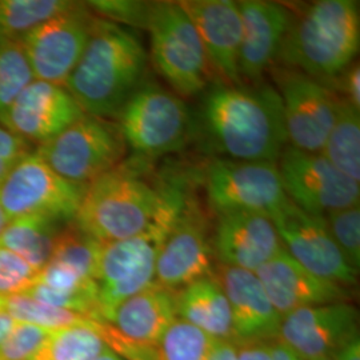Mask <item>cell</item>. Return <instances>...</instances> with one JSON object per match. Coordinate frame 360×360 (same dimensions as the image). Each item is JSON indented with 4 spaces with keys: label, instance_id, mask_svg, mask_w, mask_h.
Returning a JSON list of instances; mask_svg holds the SVG:
<instances>
[{
    "label": "cell",
    "instance_id": "6da1fadb",
    "mask_svg": "<svg viewBox=\"0 0 360 360\" xmlns=\"http://www.w3.org/2000/svg\"><path fill=\"white\" fill-rule=\"evenodd\" d=\"M202 117L212 144L232 160L276 162L288 143L282 98L270 84L214 86Z\"/></svg>",
    "mask_w": 360,
    "mask_h": 360
},
{
    "label": "cell",
    "instance_id": "7a4b0ae2",
    "mask_svg": "<svg viewBox=\"0 0 360 360\" xmlns=\"http://www.w3.org/2000/svg\"><path fill=\"white\" fill-rule=\"evenodd\" d=\"M147 63V52L135 32L96 16L65 90L84 114L105 119L119 116L144 83Z\"/></svg>",
    "mask_w": 360,
    "mask_h": 360
},
{
    "label": "cell",
    "instance_id": "3957f363",
    "mask_svg": "<svg viewBox=\"0 0 360 360\" xmlns=\"http://www.w3.org/2000/svg\"><path fill=\"white\" fill-rule=\"evenodd\" d=\"M180 195L146 176L141 165H119L84 187L74 226L99 243L147 231Z\"/></svg>",
    "mask_w": 360,
    "mask_h": 360
},
{
    "label": "cell",
    "instance_id": "277c9868",
    "mask_svg": "<svg viewBox=\"0 0 360 360\" xmlns=\"http://www.w3.org/2000/svg\"><path fill=\"white\" fill-rule=\"evenodd\" d=\"M359 44V1L321 0L292 16L275 63L323 83L352 65Z\"/></svg>",
    "mask_w": 360,
    "mask_h": 360
},
{
    "label": "cell",
    "instance_id": "5b68a950",
    "mask_svg": "<svg viewBox=\"0 0 360 360\" xmlns=\"http://www.w3.org/2000/svg\"><path fill=\"white\" fill-rule=\"evenodd\" d=\"M184 203L186 196L180 193L147 231L124 240L99 245L94 279L103 322L108 323L123 302L155 283L159 250Z\"/></svg>",
    "mask_w": 360,
    "mask_h": 360
},
{
    "label": "cell",
    "instance_id": "8992f818",
    "mask_svg": "<svg viewBox=\"0 0 360 360\" xmlns=\"http://www.w3.org/2000/svg\"><path fill=\"white\" fill-rule=\"evenodd\" d=\"M146 30L151 38L155 67L171 89L180 96H195L206 90L214 70L179 3L153 1Z\"/></svg>",
    "mask_w": 360,
    "mask_h": 360
},
{
    "label": "cell",
    "instance_id": "52a82bcc",
    "mask_svg": "<svg viewBox=\"0 0 360 360\" xmlns=\"http://www.w3.org/2000/svg\"><path fill=\"white\" fill-rule=\"evenodd\" d=\"M126 150L119 123L83 114L62 132L40 143L35 154L62 178L87 186L117 167Z\"/></svg>",
    "mask_w": 360,
    "mask_h": 360
},
{
    "label": "cell",
    "instance_id": "ba28073f",
    "mask_svg": "<svg viewBox=\"0 0 360 360\" xmlns=\"http://www.w3.org/2000/svg\"><path fill=\"white\" fill-rule=\"evenodd\" d=\"M119 127L136 154L153 158L181 150L193 122L179 95L156 83H143L120 111Z\"/></svg>",
    "mask_w": 360,
    "mask_h": 360
},
{
    "label": "cell",
    "instance_id": "9c48e42d",
    "mask_svg": "<svg viewBox=\"0 0 360 360\" xmlns=\"http://www.w3.org/2000/svg\"><path fill=\"white\" fill-rule=\"evenodd\" d=\"M84 187L62 178L31 151L0 181V203L10 220L30 215L74 220Z\"/></svg>",
    "mask_w": 360,
    "mask_h": 360
},
{
    "label": "cell",
    "instance_id": "30bf717a",
    "mask_svg": "<svg viewBox=\"0 0 360 360\" xmlns=\"http://www.w3.org/2000/svg\"><path fill=\"white\" fill-rule=\"evenodd\" d=\"M206 193L217 215L248 211L272 218L290 202L278 162L215 159L207 168Z\"/></svg>",
    "mask_w": 360,
    "mask_h": 360
},
{
    "label": "cell",
    "instance_id": "8fae6325",
    "mask_svg": "<svg viewBox=\"0 0 360 360\" xmlns=\"http://www.w3.org/2000/svg\"><path fill=\"white\" fill-rule=\"evenodd\" d=\"M96 15L77 3L20 39L34 79L65 86L90 39Z\"/></svg>",
    "mask_w": 360,
    "mask_h": 360
},
{
    "label": "cell",
    "instance_id": "7c38bea8",
    "mask_svg": "<svg viewBox=\"0 0 360 360\" xmlns=\"http://www.w3.org/2000/svg\"><path fill=\"white\" fill-rule=\"evenodd\" d=\"M278 160L284 193L297 208L324 217L335 210L359 205V181L342 174L321 153L287 146Z\"/></svg>",
    "mask_w": 360,
    "mask_h": 360
},
{
    "label": "cell",
    "instance_id": "4fadbf2b",
    "mask_svg": "<svg viewBox=\"0 0 360 360\" xmlns=\"http://www.w3.org/2000/svg\"><path fill=\"white\" fill-rule=\"evenodd\" d=\"M274 79L283 103L290 146L321 153L334 126L340 98L322 82L295 70L276 67Z\"/></svg>",
    "mask_w": 360,
    "mask_h": 360
},
{
    "label": "cell",
    "instance_id": "5bb4252c",
    "mask_svg": "<svg viewBox=\"0 0 360 360\" xmlns=\"http://www.w3.org/2000/svg\"><path fill=\"white\" fill-rule=\"evenodd\" d=\"M271 219L284 250L304 269L342 287L356 283L358 272L335 243L324 217L309 214L288 202Z\"/></svg>",
    "mask_w": 360,
    "mask_h": 360
},
{
    "label": "cell",
    "instance_id": "9a60e30c",
    "mask_svg": "<svg viewBox=\"0 0 360 360\" xmlns=\"http://www.w3.org/2000/svg\"><path fill=\"white\" fill-rule=\"evenodd\" d=\"M214 257L206 219L193 203L186 200L159 250L155 283L175 292L212 275Z\"/></svg>",
    "mask_w": 360,
    "mask_h": 360
},
{
    "label": "cell",
    "instance_id": "2e32d148",
    "mask_svg": "<svg viewBox=\"0 0 360 360\" xmlns=\"http://www.w3.org/2000/svg\"><path fill=\"white\" fill-rule=\"evenodd\" d=\"M359 335L358 311L347 302L299 309L282 318L278 338L302 360L334 356Z\"/></svg>",
    "mask_w": 360,
    "mask_h": 360
},
{
    "label": "cell",
    "instance_id": "e0dca14e",
    "mask_svg": "<svg viewBox=\"0 0 360 360\" xmlns=\"http://www.w3.org/2000/svg\"><path fill=\"white\" fill-rule=\"evenodd\" d=\"M83 114L65 86L34 79L0 116V126L28 143L40 144Z\"/></svg>",
    "mask_w": 360,
    "mask_h": 360
},
{
    "label": "cell",
    "instance_id": "ac0fdd59",
    "mask_svg": "<svg viewBox=\"0 0 360 360\" xmlns=\"http://www.w3.org/2000/svg\"><path fill=\"white\" fill-rule=\"evenodd\" d=\"M178 3L196 28L212 70L227 84L240 86L242 19L238 1L184 0Z\"/></svg>",
    "mask_w": 360,
    "mask_h": 360
},
{
    "label": "cell",
    "instance_id": "d6986e66",
    "mask_svg": "<svg viewBox=\"0 0 360 360\" xmlns=\"http://www.w3.org/2000/svg\"><path fill=\"white\" fill-rule=\"evenodd\" d=\"M212 248L220 264L257 272L283 245L269 215L238 211L218 215Z\"/></svg>",
    "mask_w": 360,
    "mask_h": 360
},
{
    "label": "cell",
    "instance_id": "ffe728a7",
    "mask_svg": "<svg viewBox=\"0 0 360 360\" xmlns=\"http://www.w3.org/2000/svg\"><path fill=\"white\" fill-rule=\"evenodd\" d=\"M255 274L281 318L304 307L347 302L345 287L314 275L284 247Z\"/></svg>",
    "mask_w": 360,
    "mask_h": 360
},
{
    "label": "cell",
    "instance_id": "44dd1931",
    "mask_svg": "<svg viewBox=\"0 0 360 360\" xmlns=\"http://www.w3.org/2000/svg\"><path fill=\"white\" fill-rule=\"evenodd\" d=\"M238 7L242 19L239 75L257 83L275 63L292 15L283 4L267 0H242Z\"/></svg>",
    "mask_w": 360,
    "mask_h": 360
},
{
    "label": "cell",
    "instance_id": "7402d4cb",
    "mask_svg": "<svg viewBox=\"0 0 360 360\" xmlns=\"http://www.w3.org/2000/svg\"><path fill=\"white\" fill-rule=\"evenodd\" d=\"M217 278L230 304L235 343L276 339L282 318L271 304L257 274L219 264Z\"/></svg>",
    "mask_w": 360,
    "mask_h": 360
},
{
    "label": "cell",
    "instance_id": "603a6c76",
    "mask_svg": "<svg viewBox=\"0 0 360 360\" xmlns=\"http://www.w3.org/2000/svg\"><path fill=\"white\" fill-rule=\"evenodd\" d=\"M176 319L175 292L153 283L123 302L108 324L127 342L158 348L169 326Z\"/></svg>",
    "mask_w": 360,
    "mask_h": 360
},
{
    "label": "cell",
    "instance_id": "cb8c5ba5",
    "mask_svg": "<svg viewBox=\"0 0 360 360\" xmlns=\"http://www.w3.org/2000/svg\"><path fill=\"white\" fill-rule=\"evenodd\" d=\"M178 318L214 340H233L231 311L217 275H210L175 291Z\"/></svg>",
    "mask_w": 360,
    "mask_h": 360
},
{
    "label": "cell",
    "instance_id": "d4e9b609",
    "mask_svg": "<svg viewBox=\"0 0 360 360\" xmlns=\"http://www.w3.org/2000/svg\"><path fill=\"white\" fill-rule=\"evenodd\" d=\"M58 223V220L39 215L13 219L0 235V247L40 271L51 259L56 236L60 231Z\"/></svg>",
    "mask_w": 360,
    "mask_h": 360
},
{
    "label": "cell",
    "instance_id": "484cf974",
    "mask_svg": "<svg viewBox=\"0 0 360 360\" xmlns=\"http://www.w3.org/2000/svg\"><path fill=\"white\" fill-rule=\"evenodd\" d=\"M321 154L349 179L359 181L360 112L343 98Z\"/></svg>",
    "mask_w": 360,
    "mask_h": 360
},
{
    "label": "cell",
    "instance_id": "4316f807",
    "mask_svg": "<svg viewBox=\"0 0 360 360\" xmlns=\"http://www.w3.org/2000/svg\"><path fill=\"white\" fill-rule=\"evenodd\" d=\"M67 0H0V40H20L39 25L72 8Z\"/></svg>",
    "mask_w": 360,
    "mask_h": 360
},
{
    "label": "cell",
    "instance_id": "83f0119b",
    "mask_svg": "<svg viewBox=\"0 0 360 360\" xmlns=\"http://www.w3.org/2000/svg\"><path fill=\"white\" fill-rule=\"evenodd\" d=\"M0 304L13 315L16 322L34 324L47 331H58L79 326L101 328L103 323L70 309L46 304L26 294L0 297Z\"/></svg>",
    "mask_w": 360,
    "mask_h": 360
},
{
    "label": "cell",
    "instance_id": "f1b7e54d",
    "mask_svg": "<svg viewBox=\"0 0 360 360\" xmlns=\"http://www.w3.org/2000/svg\"><path fill=\"white\" fill-rule=\"evenodd\" d=\"M99 331L83 326L51 331L34 360H96L107 348Z\"/></svg>",
    "mask_w": 360,
    "mask_h": 360
},
{
    "label": "cell",
    "instance_id": "f546056e",
    "mask_svg": "<svg viewBox=\"0 0 360 360\" xmlns=\"http://www.w3.org/2000/svg\"><path fill=\"white\" fill-rule=\"evenodd\" d=\"M32 80L20 40H0V116Z\"/></svg>",
    "mask_w": 360,
    "mask_h": 360
},
{
    "label": "cell",
    "instance_id": "4dcf8cb0",
    "mask_svg": "<svg viewBox=\"0 0 360 360\" xmlns=\"http://www.w3.org/2000/svg\"><path fill=\"white\" fill-rule=\"evenodd\" d=\"M99 245V242L77 230L72 223L58 233L50 262L68 266L94 279Z\"/></svg>",
    "mask_w": 360,
    "mask_h": 360
},
{
    "label": "cell",
    "instance_id": "1f68e13d",
    "mask_svg": "<svg viewBox=\"0 0 360 360\" xmlns=\"http://www.w3.org/2000/svg\"><path fill=\"white\" fill-rule=\"evenodd\" d=\"M214 339L190 323L176 319L162 338L158 351L160 360H205Z\"/></svg>",
    "mask_w": 360,
    "mask_h": 360
},
{
    "label": "cell",
    "instance_id": "d6a6232c",
    "mask_svg": "<svg viewBox=\"0 0 360 360\" xmlns=\"http://www.w3.org/2000/svg\"><path fill=\"white\" fill-rule=\"evenodd\" d=\"M327 227L348 264L358 272L360 267L359 205L335 210L324 215Z\"/></svg>",
    "mask_w": 360,
    "mask_h": 360
},
{
    "label": "cell",
    "instance_id": "836d02e7",
    "mask_svg": "<svg viewBox=\"0 0 360 360\" xmlns=\"http://www.w3.org/2000/svg\"><path fill=\"white\" fill-rule=\"evenodd\" d=\"M94 15L119 26L144 28L148 23L153 1L136 0H96L89 1Z\"/></svg>",
    "mask_w": 360,
    "mask_h": 360
},
{
    "label": "cell",
    "instance_id": "e575fe53",
    "mask_svg": "<svg viewBox=\"0 0 360 360\" xmlns=\"http://www.w3.org/2000/svg\"><path fill=\"white\" fill-rule=\"evenodd\" d=\"M38 274L26 260L0 247V297L25 294L35 284Z\"/></svg>",
    "mask_w": 360,
    "mask_h": 360
},
{
    "label": "cell",
    "instance_id": "d590c367",
    "mask_svg": "<svg viewBox=\"0 0 360 360\" xmlns=\"http://www.w3.org/2000/svg\"><path fill=\"white\" fill-rule=\"evenodd\" d=\"M51 331L18 322L13 334L0 347V360H34Z\"/></svg>",
    "mask_w": 360,
    "mask_h": 360
},
{
    "label": "cell",
    "instance_id": "8d00e7d4",
    "mask_svg": "<svg viewBox=\"0 0 360 360\" xmlns=\"http://www.w3.org/2000/svg\"><path fill=\"white\" fill-rule=\"evenodd\" d=\"M30 153V143L0 126V181Z\"/></svg>",
    "mask_w": 360,
    "mask_h": 360
},
{
    "label": "cell",
    "instance_id": "74e56055",
    "mask_svg": "<svg viewBox=\"0 0 360 360\" xmlns=\"http://www.w3.org/2000/svg\"><path fill=\"white\" fill-rule=\"evenodd\" d=\"M345 75V99L352 107L360 111V71L359 65H351L347 70L342 74Z\"/></svg>",
    "mask_w": 360,
    "mask_h": 360
},
{
    "label": "cell",
    "instance_id": "f35d334b",
    "mask_svg": "<svg viewBox=\"0 0 360 360\" xmlns=\"http://www.w3.org/2000/svg\"><path fill=\"white\" fill-rule=\"evenodd\" d=\"M236 360H271L270 340L236 345Z\"/></svg>",
    "mask_w": 360,
    "mask_h": 360
},
{
    "label": "cell",
    "instance_id": "ab89813d",
    "mask_svg": "<svg viewBox=\"0 0 360 360\" xmlns=\"http://www.w3.org/2000/svg\"><path fill=\"white\" fill-rule=\"evenodd\" d=\"M205 360H236V343L227 340H212Z\"/></svg>",
    "mask_w": 360,
    "mask_h": 360
},
{
    "label": "cell",
    "instance_id": "60d3db41",
    "mask_svg": "<svg viewBox=\"0 0 360 360\" xmlns=\"http://www.w3.org/2000/svg\"><path fill=\"white\" fill-rule=\"evenodd\" d=\"M334 358L335 360H360L359 335L354 336L343 347L338 349Z\"/></svg>",
    "mask_w": 360,
    "mask_h": 360
},
{
    "label": "cell",
    "instance_id": "b9f144b4",
    "mask_svg": "<svg viewBox=\"0 0 360 360\" xmlns=\"http://www.w3.org/2000/svg\"><path fill=\"white\" fill-rule=\"evenodd\" d=\"M18 322L13 319V315L0 304V347L13 334Z\"/></svg>",
    "mask_w": 360,
    "mask_h": 360
},
{
    "label": "cell",
    "instance_id": "7bdbcfd3",
    "mask_svg": "<svg viewBox=\"0 0 360 360\" xmlns=\"http://www.w3.org/2000/svg\"><path fill=\"white\" fill-rule=\"evenodd\" d=\"M96 360H124L123 358H120L117 354H115L112 349L107 347L104 349L103 354L98 358Z\"/></svg>",
    "mask_w": 360,
    "mask_h": 360
},
{
    "label": "cell",
    "instance_id": "ee69618b",
    "mask_svg": "<svg viewBox=\"0 0 360 360\" xmlns=\"http://www.w3.org/2000/svg\"><path fill=\"white\" fill-rule=\"evenodd\" d=\"M8 221H10V219L7 218V215H6V212L1 207V203H0V235H1L3 230L6 229V226L8 224Z\"/></svg>",
    "mask_w": 360,
    "mask_h": 360
},
{
    "label": "cell",
    "instance_id": "f6af8a7d",
    "mask_svg": "<svg viewBox=\"0 0 360 360\" xmlns=\"http://www.w3.org/2000/svg\"><path fill=\"white\" fill-rule=\"evenodd\" d=\"M322 360H335V358H334V356H330V358H326V359H322Z\"/></svg>",
    "mask_w": 360,
    "mask_h": 360
},
{
    "label": "cell",
    "instance_id": "bcb514c9",
    "mask_svg": "<svg viewBox=\"0 0 360 360\" xmlns=\"http://www.w3.org/2000/svg\"><path fill=\"white\" fill-rule=\"evenodd\" d=\"M297 360H302V359H300V358H299V359H297Z\"/></svg>",
    "mask_w": 360,
    "mask_h": 360
}]
</instances>
